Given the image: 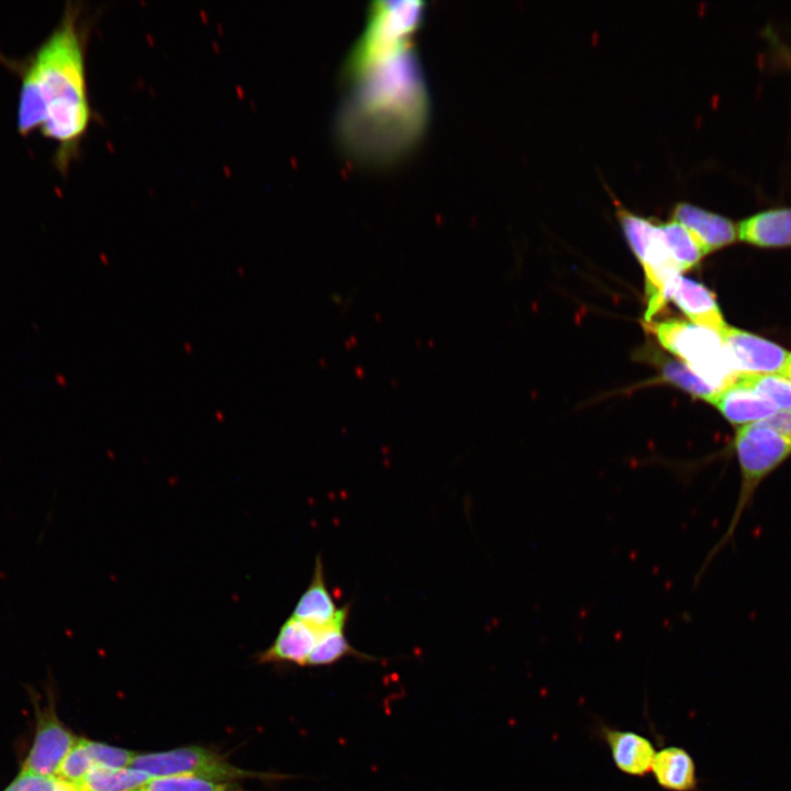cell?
Segmentation results:
<instances>
[{
  "mask_svg": "<svg viewBox=\"0 0 791 791\" xmlns=\"http://www.w3.org/2000/svg\"><path fill=\"white\" fill-rule=\"evenodd\" d=\"M131 768L149 777L191 776L215 781L280 779L283 776L255 772L231 764L226 757L201 746H183L164 751L136 754Z\"/></svg>",
  "mask_w": 791,
  "mask_h": 791,
  "instance_id": "5",
  "label": "cell"
},
{
  "mask_svg": "<svg viewBox=\"0 0 791 791\" xmlns=\"http://www.w3.org/2000/svg\"><path fill=\"white\" fill-rule=\"evenodd\" d=\"M670 300L692 321L720 336L727 328L714 294L703 285L680 276L672 286Z\"/></svg>",
  "mask_w": 791,
  "mask_h": 791,
  "instance_id": "12",
  "label": "cell"
},
{
  "mask_svg": "<svg viewBox=\"0 0 791 791\" xmlns=\"http://www.w3.org/2000/svg\"><path fill=\"white\" fill-rule=\"evenodd\" d=\"M349 88L338 114L339 137L354 156L386 163L419 140L428 103L411 45L346 63Z\"/></svg>",
  "mask_w": 791,
  "mask_h": 791,
  "instance_id": "2",
  "label": "cell"
},
{
  "mask_svg": "<svg viewBox=\"0 0 791 791\" xmlns=\"http://www.w3.org/2000/svg\"><path fill=\"white\" fill-rule=\"evenodd\" d=\"M645 327L660 345L678 356L693 372L717 391L738 380L722 337L714 331L683 320L648 322Z\"/></svg>",
  "mask_w": 791,
  "mask_h": 791,
  "instance_id": "3",
  "label": "cell"
},
{
  "mask_svg": "<svg viewBox=\"0 0 791 791\" xmlns=\"http://www.w3.org/2000/svg\"><path fill=\"white\" fill-rule=\"evenodd\" d=\"M604 733L612 758L621 771L642 777L651 770L656 753L646 737L628 731L605 729Z\"/></svg>",
  "mask_w": 791,
  "mask_h": 791,
  "instance_id": "15",
  "label": "cell"
},
{
  "mask_svg": "<svg viewBox=\"0 0 791 791\" xmlns=\"http://www.w3.org/2000/svg\"><path fill=\"white\" fill-rule=\"evenodd\" d=\"M423 15L421 1L375 2L365 32L349 55L354 59L372 57L411 45V36Z\"/></svg>",
  "mask_w": 791,
  "mask_h": 791,
  "instance_id": "6",
  "label": "cell"
},
{
  "mask_svg": "<svg viewBox=\"0 0 791 791\" xmlns=\"http://www.w3.org/2000/svg\"><path fill=\"white\" fill-rule=\"evenodd\" d=\"M712 404L731 423L742 426L762 422L779 411L771 402L738 381L721 390Z\"/></svg>",
  "mask_w": 791,
  "mask_h": 791,
  "instance_id": "13",
  "label": "cell"
},
{
  "mask_svg": "<svg viewBox=\"0 0 791 791\" xmlns=\"http://www.w3.org/2000/svg\"><path fill=\"white\" fill-rule=\"evenodd\" d=\"M88 754L94 767L127 768L137 753L85 738Z\"/></svg>",
  "mask_w": 791,
  "mask_h": 791,
  "instance_id": "24",
  "label": "cell"
},
{
  "mask_svg": "<svg viewBox=\"0 0 791 791\" xmlns=\"http://www.w3.org/2000/svg\"><path fill=\"white\" fill-rule=\"evenodd\" d=\"M350 606L337 608L330 592L321 556L317 555L313 575L308 588L299 597L291 616L313 627L324 630L336 623L347 621Z\"/></svg>",
  "mask_w": 791,
  "mask_h": 791,
  "instance_id": "9",
  "label": "cell"
},
{
  "mask_svg": "<svg viewBox=\"0 0 791 791\" xmlns=\"http://www.w3.org/2000/svg\"><path fill=\"white\" fill-rule=\"evenodd\" d=\"M738 238L760 247L791 246V208L756 213L738 225Z\"/></svg>",
  "mask_w": 791,
  "mask_h": 791,
  "instance_id": "14",
  "label": "cell"
},
{
  "mask_svg": "<svg viewBox=\"0 0 791 791\" xmlns=\"http://www.w3.org/2000/svg\"><path fill=\"white\" fill-rule=\"evenodd\" d=\"M651 771L658 784L667 790L693 791L698 784L694 761L681 747L659 750L654 757Z\"/></svg>",
  "mask_w": 791,
  "mask_h": 791,
  "instance_id": "16",
  "label": "cell"
},
{
  "mask_svg": "<svg viewBox=\"0 0 791 791\" xmlns=\"http://www.w3.org/2000/svg\"><path fill=\"white\" fill-rule=\"evenodd\" d=\"M346 622L336 623L321 631L319 639L309 656L308 667L331 666L345 657L377 660L376 657L360 653L349 644L345 635Z\"/></svg>",
  "mask_w": 791,
  "mask_h": 791,
  "instance_id": "17",
  "label": "cell"
},
{
  "mask_svg": "<svg viewBox=\"0 0 791 791\" xmlns=\"http://www.w3.org/2000/svg\"><path fill=\"white\" fill-rule=\"evenodd\" d=\"M780 375L791 379V355Z\"/></svg>",
  "mask_w": 791,
  "mask_h": 791,
  "instance_id": "27",
  "label": "cell"
},
{
  "mask_svg": "<svg viewBox=\"0 0 791 791\" xmlns=\"http://www.w3.org/2000/svg\"><path fill=\"white\" fill-rule=\"evenodd\" d=\"M721 337L739 375H780L791 355L772 342L735 327L727 326Z\"/></svg>",
  "mask_w": 791,
  "mask_h": 791,
  "instance_id": "8",
  "label": "cell"
},
{
  "mask_svg": "<svg viewBox=\"0 0 791 791\" xmlns=\"http://www.w3.org/2000/svg\"><path fill=\"white\" fill-rule=\"evenodd\" d=\"M669 252L681 271L693 268L706 254L690 233L676 220L660 223Z\"/></svg>",
  "mask_w": 791,
  "mask_h": 791,
  "instance_id": "20",
  "label": "cell"
},
{
  "mask_svg": "<svg viewBox=\"0 0 791 791\" xmlns=\"http://www.w3.org/2000/svg\"><path fill=\"white\" fill-rule=\"evenodd\" d=\"M3 791H80L57 776L44 777L20 770Z\"/></svg>",
  "mask_w": 791,
  "mask_h": 791,
  "instance_id": "25",
  "label": "cell"
},
{
  "mask_svg": "<svg viewBox=\"0 0 791 791\" xmlns=\"http://www.w3.org/2000/svg\"><path fill=\"white\" fill-rule=\"evenodd\" d=\"M734 447L740 470L738 499L726 533L709 554L705 564L733 536L743 512L762 480L791 455V435L761 422L751 423L737 430Z\"/></svg>",
  "mask_w": 791,
  "mask_h": 791,
  "instance_id": "4",
  "label": "cell"
},
{
  "mask_svg": "<svg viewBox=\"0 0 791 791\" xmlns=\"http://www.w3.org/2000/svg\"><path fill=\"white\" fill-rule=\"evenodd\" d=\"M649 359L657 364L664 380L687 391L693 397L713 403L720 392L701 379L683 361L669 358L658 353H655L654 358Z\"/></svg>",
  "mask_w": 791,
  "mask_h": 791,
  "instance_id": "18",
  "label": "cell"
},
{
  "mask_svg": "<svg viewBox=\"0 0 791 791\" xmlns=\"http://www.w3.org/2000/svg\"><path fill=\"white\" fill-rule=\"evenodd\" d=\"M151 778L131 767H94L78 788L80 791H134Z\"/></svg>",
  "mask_w": 791,
  "mask_h": 791,
  "instance_id": "19",
  "label": "cell"
},
{
  "mask_svg": "<svg viewBox=\"0 0 791 791\" xmlns=\"http://www.w3.org/2000/svg\"><path fill=\"white\" fill-rule=\"evenodd\" d=\"M761 423L788 435H791V411H778Z\"/></svg>",
  "mask_w": 791,
  "mask_h": 791,
  "instance_id": "26",
  "label": "cell"
},
{
  "mask_svg": "<svg viewBox=\"0 0 791 791\" xmlns=\"http://www.w3.org/2000/svg\"><path fill=\"white\" fill-rule=\"evenodd\" d=\"M79 18V7L69 3L32 53L8 63L20 80L18 132L24 136L37 132L54 142L55 164L60 170L77 156L92 118L86 34Z\"/></svg>",
  "mask_w": 791,
  "mask_h": 791,
  "instance_id": "1",
  "label": "cell"
},
{
  "mask_svg": "<svg viewBox=\"0 0 791 791\" xmlns=\"http://www.w3.org/2000/svg\"><path fill=\"white\" fill-rule=\"evenodd\" d=\"M321 631L290 615L281 624L271 645L259 654L258 661L305 667Z\"/></svg>",
  "mask_w": 791,
  "mask_h": 791,
  "instance_id": "11",
  "label": "cell"
},
{
  "mask_svg": "<svg viewBox=\"0 0 791 791\" xmlns=\"http://www.w3.org/2000/svg\"><path fill=\"white\" fill-rule=\"evenodd\" d=\"M672 219L690 231L705 254L738 238L737 225L729 219L688 202H679L673 207Z\"/></svg>",
  "mask_w": 791,
  "mask_h": 791,
  "instance_id": "10",
  "label": "cell"
},
{
  "mask_svg": "<svg viewBox=\"0 0 791 791\" xmlns=\"http://www.w3.org/2000/svg\"><path fill=\"white\" fill-rule=\"evenodd\" d=\"M92 768L93 764L88 754L85 738L79 737L77 744L63 761L57 777L79 787Z\"/></svg>",
  "mask_w": 791,
  "mask_h": 791,
  "instance_id": "23",
  "label": "cell"
},
{
  "mask_svg": "<svg viewBox=\"0 0 791 791\" xmlns=\"http://www.w3.org/2000/svg\"><path fill=\"white\" fill-rule=\"evenodd\" d=\"M737 381L771 402L779 411H791V379L781 375H739Z\"/></svg>",
  "mask_w": 791,
  "mask_h": 791,
  "instance_id": "22",
  "label": "cell"
},
{
  "mask_svg": "<svg viewBox=\"0 0 791 791\" xmlns=\"http://www.w3.org/2000/svg\"><path fill=\"white\" fill-rule=\"evenodd\" d=\"M35 715L33 743L20 770L44 777L57 776L79 737L59 720L53 703L37 706Z\"/></svg>",
  "mask_w": 791,
  "mask_h": 791,
  "instance_id": "7",
  "label": "cell"
},
{
  "mask_svg": "<svg viewBox=\"0 0 791 791\" xmlns=\"http://www.w3.org/2000/svg\"><path fill=\"white\" fill-rule=\"evenodd\" d=\"M134 791H248L237 782L191 776L153 777Z\"/></svg>",
  "mask_w": 791,
  "mask_h": 791,
  "instance_id": "21",
  "label": "cell"
}]
</instances>
